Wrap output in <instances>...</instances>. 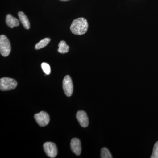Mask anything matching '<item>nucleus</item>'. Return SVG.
<instances>
[{"mask_svg":"<svg viewBox=\"0 0 158 158\" xmlns=\"http://www.w3.org/2000/svg\"><path fill=\"white\" fill-rule=\"evenodd\" d=\"M62 87L65 95L70 97L73 93V86L72 80L69 75L65 77L62 82Z\"/></svg>","mask_w":158,"mask_h":158,"instance_id":"nucleus-4","label":"nucleus"},{"mask_svg":"<svg viewBox=\"0 0 158 158\" xmlns=\"http://www.w3.org/2000/svg\"><path fill=\"white\" fill-rule=\"evenodd\" d=\"M6 23L7 26L11 28L19 25V22L16 18L13 17L10 14H8L6 16Z\"/></svg>","mask_w":158,"mask_h":158,"instance_id":"nucleus-9","label":"nucleus"},{"mask_svg":"<svg viewBox=\"0 0 158 158\" xmlns=\"http://www.w3.org/2000/svg\"><path fill=\"white\" fill-rule=\"evenodd\" d=\"M76 117L79 123L83 127H87L89 124V119L87 113L85 111H78L77 113Z\"/></svg>","mask_w":158,"mask_h":158,"instance_id":"nucleus-7","label":"nucleus"},{"mask_svg":"<svg viewBox=\"0 0 158 158\" xmlns=\"http://www.w3.org/2000/svg\"><path fill=\"white\" fill-rule=\"evenodd\" d=\"M151 158H158V141L154 144Z\"/></svg>","mask_w":158,"mask_h":158,"instance_id":"nucleus-15","label":"nucleus"},{"mask_svg":"<svg viewBox=\"0 0 158 158\" xmlns=\"http://www.w3.org/2000/svg\"><path fill=\"white\" fill-rule=\"evenodd\" d=\"M41 68L44 72L46 74V75H49L51 73V69L50 65L47 63L43 62L41 65Z\"/></svg>","mask_w":158,"mask_h":158,"instance_id":"nucleus-14","label":"nucleus"},{"mask_svg":"<svg viewBox=\"0 0 158 158\" xmlns=\"http://www.w3.org/2000/svg\"><path fill=\"white\" fill-rule=\"evenodd\" d=\"M34 118L40 127H44L48 124L50 117L48 114L44 111H41L34 115Z\"/></svg>","mask_w":158,"mask_h":158,"instance_id":"nucleus-6","label":"nucleus"},{"mask_svg":"<svg viewBox=\"0 0 158 158\" xmlns=\"http://www.w3.org/2000/svg\"><path fill=\"white\" fill-rule=\"evenodd\" d=\"M51 41L50 38L48 37L44 38L40 40V42L37 43L35 46V49L36 50H39L43 48L46 46Z\"/></svg>","mask_w":158,"mask_h":158,"instance_id":"nucleus-12","label":"nucleus"},{"mask_svg":"<svg viewBox=\"0 0 158 158\" xmlns=\"http://www.w3.org/2000/svg\"><path fill=\"white\" fill-rule=\"evenodd\" d=\"M88 28V23L87 19L84 18H79L73 21L70 29L73 34L81 35L87 32Z\"/></svg>","mask_w":158,"mask_h":158,"instance_id":"nucleus-1","label":"nucleus"},{"mask_svg":"<svg viewBox=\"0 0 158 158\" xmlns=\"http://www.w3.org/2000/svg\"><path fill=\"white\" fill-rule=\"evenodd\" d=\"M70 147L71 150L77 156H80L81 152V141L77 138H73L71 141Z\"/></svg>","mask_w":158,"mask_h":158,"instance_id":"nucleus-8","label":"nucleus"},{"mask_svg":"<svg viewBox=\"0 0 158 158\" xmlns=\"http://www.w3.org/2000/svg\"><path fill=\"white\" fill-rule=\"evenodd\" d=\"M101 157L102 158H112L113 156L108 148H103L101 149Z\"/></svg>","mask_w":158,"mask_h":158,"instance_id":"nucleus-13","label":"nucleus"},{"mask_svg":"<svg viewBox=\"0 0 158 158\" xmlns=\"http://www.w3.org/2000/svg\"><path fill=\"white\" fill-rule=\"evenodd\" d=\"M17 86V82L14 79L9 77L0 79V89L2 91L14 90Z\"/></svg>","mask_w":158,"mask_h":158,"instance_id":"nucleus-3","label":"nucleus"},{"mask_svg":"<svg viewBox=\"0 0 158 158\" xmlns=\"http://www.w3.org/2000/svg\"><path fill=\"white\" fill-rule=\"evenodd\" d=\"M58 46H59V49H58V51L60 53H66L69 51V46L67 45L66 42L64 40L60 41Z\"/></svg>","mask_w":158,"mask_h":158,"instance_id":"nucleus-11","label":"nucleus"},{"mask_svg":"<svg viewBox=\"0 0 158 158\" xmlns=\"http://www.w3.org/2000/svg\"><path fill=\"white\" fill-rule=\"evenodd\" d=\"M18 16L20 21L24 27L27 30H29L30 28V23L27 15L23 11H19L18 13Z\"/></svg>","mask_w":158,"mask_h":158,"instance_id":"nucleus-10","label":"nucleus"},{"mask_svg":"<svg viewBox=\"0 0 158 158\" xmlns=\"http://www.w3.org/2000/svg\"><path fill=\"white\" fill-rule=\"evenodd\" d=\"M60 1H62V2H66V1H69V0H60Z\"/></svg>","mask_w":158,"mask_h":158,"instance_id":"nucleus-16","label":"nucleus"},{"mask_svg":"<svg viewBox=\"0 0 158 158\" xmlns=\"http://www.w3.org/2000/svg\"><path fill=\"white\" fill-rule=\"evenodd\" d=\"M44 149L49 157H56L58 154V149L56 144L52 142H45L43 145Z\"/></svg>","mask_w":158,"mask_h":158,"instance_id":"nucleus-5","label":"nucleus"},{"mask_svg":"<svg viewBox=\"0 0 158 158\" xmlns=\"http://www.w3.org/2000/svg\"><path fill=\"white\" fill-rule=\"evenodd\" d=\"M11 51V44L9 40L5 35L0 36V53L3 57L9 56Z\"/></svg>","mask_w":158,"mask_h":158,"instance_id":"nucleus-2","label":"nucleus"}]
</instances>
